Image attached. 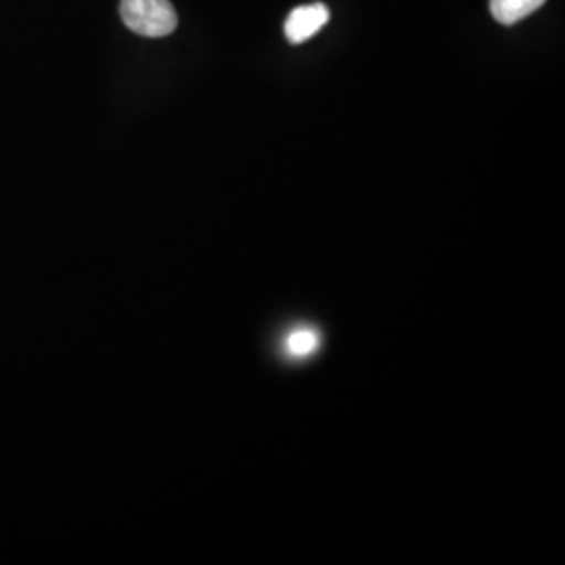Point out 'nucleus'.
<instances>
[{
	"label": "nucleus",
	"mask_w": 565,
	"mask_h": 565,
	"mask_svg": "<svg viewBox=\"0 0 565 565\" xmlns=\"http://www.w3.org/2000/svg\"><path fill=\"white\" fill-rule=\"evenodd\" d=\"M545 2L546 0H490V13L499 23L513 25L539 11Z\"/></svg>",
	"instance_id": "nucleus-3"
},
{
	"label": "nucleus",
	"mask_w": 565,
	"mask_h": 565,
	"mask_svg": "<svg viewBox=\"0 0 565 565\" xmlns=\"http://www.w3.org/2000/svg\"><path fill=\"white\" fill-rule=\"evenodd\" d=\"M291 342H287V354H296L302 356L310 352V345L315 343V335L310 331H296L291 338H287Z\"/></svg>",
	"instance_id": "nucleus-4"
},
{
	"label": "nucleus",
	"mask_w": 565,
	"mask_h": 565,
	"mask_svg": "<svg viewBox=\"0 0 565 565\" xmlns=\"http://www.w3.org/2000/svg\"><path fill=\"white\" fill-rule=\"evenodd\" d=\"M124 23L145 39H163L179 25L170 0H120Z\"/></svg>",
	"instance_id": "nucleus-1"
},
{
	"label": "nucleus",
	"mask_w": 565,
	"mask_h": 565,
	"mask_svg": "<svg viewBox=\"0 0 565 565\" xmlns=\"http://www.w3.org/2000/svg\"><path fill=\"white\" fill-rule=\"evenodd\" d=\"M329 21V7L323 2L303 4L289 13L285 21V36L291 44L310 41L319 30H323Z\"/></svg>",
	"instance_id": "nucleus-2"
}]
</instances>
